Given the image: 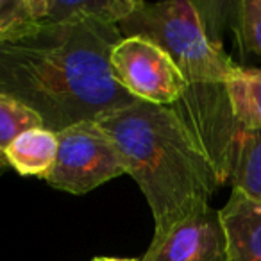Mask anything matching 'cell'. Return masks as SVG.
I'll use <instances>...</instances> for the list:
<instances>
[{"instance_id":"cell-1","label":"cell","mask_w":261,"mask_h":261,"mask_svg":"<svg viewBox=\"0 0 261 261\" xmlns=\"http://www.w3.org/2000/svg\"><path fill=\"white\" fill-rule=\"evenodd\" d=\"M118 25L86 22L41 27L0 45V93L18 98L52 133L138 102L113 77Z\"/></svg>"},{"instance_id":"cell-2","label":"cell","mask_w":261,"mask_h":261,"mask_svg":"<svg viewBox=\"0 0 261 261\" xmlns=\"http://www.w3.org/2000/svg\"><path fill=\"white\" fill-rule=\"evenodd\" d=\"M118 149L125 172L145 195L154 234L210 204L222 182L210 158L167 106L135 102L95 120Z\"/></svg>"},{"instance_id":"cell-3","label":"cell","mask_w":261,"mask_h":261,"mask_svg":"<svg viewBox=\"0 0 261 261\" xmlns=\"http://www.w3.org/2000/svg\"><path fill=\"white\" fill-rule=\"evenodd\" d=\"M118 31L122 38H147L170 54L188 83L182 98L170 109L197 143L211 138L231 115L225 83L238 65L210 36L199 4L142 2L118 23Z\"/></svg>"},{"instance_id":"cell-4","label":"cell","mask_w":261,"mask_h":261,"mask_svg":"<svg viewBox=\"0 0 261 261\" xmlns=\"http://www.w3.org/2000/svg\"><path fill=\"white\" fill-rule=\"evenodd\" d=\"M58 156L45 181L56 190L83 195L127 174L118 149L95 120L56 133Z\"/></svg>"},{"instance_id":"cell-5","label":"cell","mask_w":261,"mask_h":261,"mask_svg":"<svg viewBox=\"0 0 261 261\" xmlns=\"http://www.w3.org/2000/svg\"><path fill=\"white\" fill-rule=\"evenodd\" d=\"M116 83L136 100L154 106L177 104L188 83L167 50L142 36L122 38L111 50Z\"/></svg>"},{"instance_id":"cell-6","label":"cell","mask_w":261,"mask_h":261,"mask_svg":"<svg viewBox=\"0 0 261 261\" xmlns=\"http://www.w3.org/2000/svg\"><path fill=\"white\" fill-rule=\"evenodd\" d=\"M142 261H229L218 210L204 204L154 234Z\"/></svg>"},{"instance_id":"cell-7","label":"cell","mask_w":261,"mask_h":261,"mask_svg":"<svg viewBox=\"0 0 261 261\" xmlns=\"http://www.w3.org/2000/svg\"><path fill=\"white\" fill-rule=\"evenodd\" d=\"M38 25H79L86 22L118 25L143 0H31Z\"/></svg>"},{"instance_id":"cell-8","label":"cell","mask_w":261,"mask_h":261,"mask_svg":"<svg viewBox=\"0 0 261 261\" xmlns=\"http://www.w3.org/2000/svg\"><path fill=\"white\" fill-rule=\"evenodd\" d=\"M218 213L229 261H261V202L232 190Z\"/></svg>"},{"instance_id":"cell-9","label":"cell","mask_w":261,"mask_h":261,"mask_svg":"<svg viewBox=\"0 0 261 261\" xmlns=\"http://www.w3.org/2000/svg\"><path fill=\"white\" fill-rule=\"evenodd\" d=\"M58 156V135L45 127L31 129L6 149V163L16 174L41 177L50 172Z\"/></svg>"},{"instance_id":"cell-10","label":"cell","mask_w":261,"mask_h":261,"mask_svg":"<svg viewBox=\"0 0 261 261\" xmlns=\"http://www.w3.org/2000/svg\"><path fill=\"white\" fill-rule=\"evenodd\" d=\"M229 179L232 190L261 202V127L240 129L232 147Z\"/></svg>"},{"instance_id":"cell-11","label":"cell","mask_w":261,"mask_h":261,"mask_svg":"<svg viewBox=\"0 0 261 261\" xmlns=\"http://www.w3.org/2000/svg\"><path fill=\"white\" fill-rule=\"evenodd\" d=\"M232 118L242 129L261 127V68L238 66L225 83Z\"/></svg>"},{"instance_id":"cell-12","label":"cell","mask_w":261,"mask_h":261,"mask_svg":"<svg viewBox=\"0 0 261 261\" xmlns=\"http://www.w3.org/2000/svg\"><path fill=\"white\" fill-rule=\"evenodd\" d=\"M38 127L45 125L36 111L11 95L0 93V174L8 168L6 149L11 145L13 140L18 138L22 133Z\"/></svg>"},{"instance_id":"cell-13","label":"cell","mask_w":261,"mask_h":261,"mask_svg":"<svg viewBox=\"0 0 261 261\" xmlns=\"http://www.w3.org/2000/svg\"><path fill=\"white\" fill-rule=\"evenodd\" d=\"M40 29L31 0H0V45Z\"/></svg>"},{"instance_id":"cell-14","label":"cell","mask_w":261,"mask_h":261,"mask_svg":"<svg viewBox=\"0 0 261 261\" xmlns=\"http://www.w3.org/2000/svg\"><path fill=\"white\" fill-rule=\"evenodd\" d=\"M236 36L243 54L261 59V0H243L236 6Z\"/></svg>"},{"instance_id":"cell-15","label":"cell","mask_w":261,"mask_h":261,"mask_svg":"<svg viewBox=\"0 0 261 261\" xmlns=\"http://www.w3.org/2000/svg\"><path fill=\"white\" fill-rule=\"evenodd\" d=\"M93 261H142V259H129V257H108V256H97Z\"/></svg>"}]
</instances>
